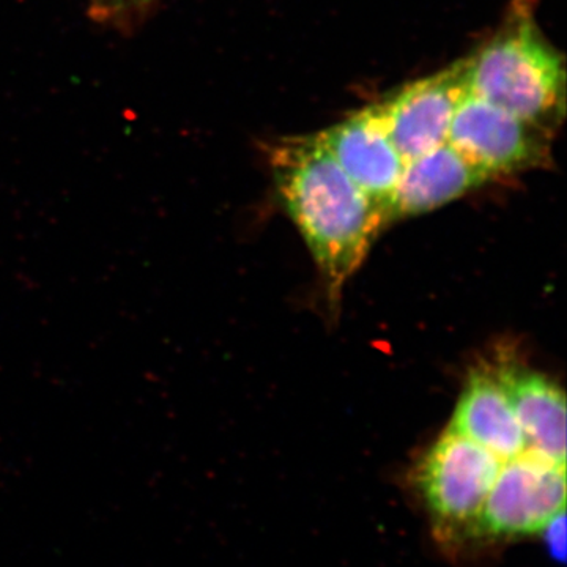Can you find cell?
<instances>
[{
  "label": "cell",
  "instance_id": "6",
  "mask_svg": "<svg viewBox=\"0 0 567 567\" xmlns=\"http://www.w3.org/2000/svg\"><path fill=\"white\" fill-rule=\"evenodd\" d=\"M468 92L466 59L410 82L379 103L391 141L405 162L447 142L458 103Z\"/></svg>",
  "mask_w": 567,
  "mask_h": 567
},
{
  "label": "cell",
  "instance_id": "3",
  "mask_svg": "<svg viewBox=\"0 0 567 567\" xmlns=\"http://www.w3.org/2000/svg\"><path fill=\"white\" fill-rule=\"evenodd\" d=\"M503 462L486 447L450 429L429 447L415 483L439 543L461 554L466 535L486 503Z\"/></svg>",
  "mask_w": 567,
  "mask_h": 567
},
{
  "label": "cell",
  "instance_id": "5",
  "mask_svg": "<svg viewBox=\"0 0 567 567\" xmlns=\"http://www.w3.org/2000/svg\"><path fill=\"white\" fill-rule=\"evenodd\" d=\"M554 137L536 123L466 92L447 142L495 178L551 166Z\"/></svg>",
  "mask_w": 567,
  "mask_h": 567
},
{
  "label": "cell",
  "instance_id": "4",
  "mask_svg": "<svg viewBox=\"0 0 567 567\" xmlns=\"http://www.w3.org/2000/svg\"><path fill=\"white\" fill-rule=\"evenodd\" d=\"M565 509L566 465L527 451L503 462L461 554L540 535Z\"/></svg>",
  "mask_w": 567,
  "mask_h": 567
},
{
  "label": "cell",
  "instance_id": "9",
  "mask_svg": "<svg viewBox=\"0 0 567 567\" xmlns=\"http://www.w3.org/2000/svg\"><path fill=\"white\" fill-rule=\"evenodd\" d=\"M491 181V175L445 142L405 162L391 200V219L435 210Z\"/></svg>",
  "mask_w": 567,
  "mask_h": 567
},
{
  "label": "cell",
  "instance_id": "11",
  "mask_svg": "<svg viewBox=\"0 0 567 567\" xmlns=\"http://www.w3.org/2000/svg\"><path fill=\"white\" fill-rule=\"evenodd\" d=\"M89 13L102 24L114 25V28L128 29L140 24L133 0H87Z\"/></svg>",
  "mask_w": 567,
  "mask_h": 567
},
{
  "label": "cell",
  "instance_id": "8",
  "mask_svg": "<svg viewBox=\"0 0 567 567\" xmlns=\"http://www.w3.org/2000/svg\"><path fill=\"white\" fill-rule=\"evenodd\" d=\"M509 399L528 453L566 465V395L550 377L502 354L492 363Z\"/></svg>",
  "mask_w": 567,
  "mask_h": 567
},
{
  "label": "cell",
  "instance_id": "10",
  "mask_svg": "<svg viewBox=\"0 0 567 567\" xmlns=\"http://www.w3.org/2000/svg\"><path fill=\"white\" fill-rule=\"evenodd\" d=\"M447 429L486 447L502 462L528 451L524 432L492 364L470 372Z\"/></svg>",
  "mask_w": 567,
  "mask_h": 567
},
{
  "label": "cell",
  "instance_id": "1",
  "mask_svg": "<svg viewBox=\"0 0 567 567\" xmlns=\"http://www.w3.org/2000/svg\"><path fill=\"white\" fill-rule=\"evenodd\" d=\"M267 155L276 194L336 305L390 216L358 188L317 134L275 142Z\"/></svg>",
  "mask_w": 567,
  "mask_h": 567
},
{
  "label": "cell",
  "instance_id": "2",
  "mask_svg": "<svg viewBox=\"0 0 567 567\" xmlns=\"http://www.w3.org/2000/svg\"><path fill=\"white\" fill-rule=\"evenodd\" d=\"M536 0H511L505 20L466 58L468 92L551 134L566 117V63L536 20Z\"/></svg>",
  "mask_w": 567,
  "mask_h": 567
},
{
  "label": "cell",
  "instance_id": "7",
  "mask_svg": "<svg viewBox=\"0 0 567 567\" xmlns=\"http://www.w3.org/2000/svg\"><path fill=\"white\" fill-rule=\"evenodd\" d=\"M317 137L358 188L385 208L391 221V200L405 159L391 141L379 103L347 115Z\"/></svg>",
  "mask_w": 567,
  "mask_h": 567
},
{
  "label": "cell",
  "instance_id": "12",
  "mask_svg": "<svg viewBox=\"0 0 567 567\" xmlns=\"http://www.w3.org/2000/svg\"><path fill=\"white\" fill-rule=\"evenodd\" d=\"M158 2V0H133L134 11H136L137 20H142L145 14L151 13L153 6Z\"/></svg>",
  "mask_w": 567,
  "mask_h": 567
}]
</instances>
